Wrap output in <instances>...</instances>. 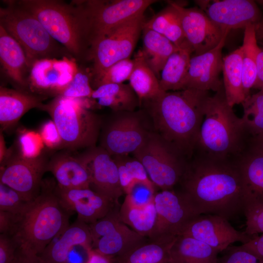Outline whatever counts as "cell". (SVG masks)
Wrapping results in <instances>:
<instances>
[{
  "mask_svg": "<svg viewBox=\"0 0 263 263\" xmlns=\"http://www.w3.org/2000/svg\"><path fill=\"white\" fill-rule=\"evenodd\" d=\"M179 183L199 215L215 214L229 220L244 212L242 180L236 160L194 155Z\"/></svg>",
  "mask_w": 263,
  "mask_h": 263,
  "instance_id": "obj_1",
  "label": "cell"
},
{
  "mask_svg": "<svg viewBox=\"0 0 263 263\" xmlns=\"http://www.w3.org/2000/svg\"><path fill=\"white\" fill-rule=\"evenodd\" d=\"M209 91L188 88L164 92L143 102L154 132L187 160L193 155Z\"/></svg>",
  "mask_w": 263,
  "mask_h": 263,
  "instance_id": "obj_2",
  "label": "cell"
},
{
  "mask_svg": "<svg viewBox=\"0 0 263 263\" xmlns=\"http://www.w3.org/2000/svg\"><path fill=\"white\" fill-rule=\"evenodd\" d=\"M56 183L42 182L40 191L19 214H13L11 229L6 234L18 248L38 255L70 225L72 213L61 204L56 192Z\"/></svg>",
  "mask_w": 263,
  "mask_h": 263,
  "instance_id": "obj_3",
  "label": "cell"
},
{
  "mask_svg": "<svg viewBox=\"0 0 263 263\" xmlns=\"http://www.w3.org/2000/svg\"><path fill=\"white\" fill-rule=\"evenodd\" d=\"M232 108L227 101L224 87L210 95L193 155L236 161L243 153L251 136Z\"/></svg>",
  "mask_w": 263,
  "mask_h": 263,
  "instance_id": "obj_4",
  "label": "cell"
},
{
  "mask_svg": "<svg viewBox=\"0 0 263 263\" xmlns=\"http://www.w3.org/2000/svg\"><path fill=\"white\" fill-rule=\"evenodd\" d=\"M39 20L50 35L76 62L87 61L90 46L82 0H15Z\"/></svg>",
  "mask_w": 263,
  "mask_h": 263,
  "instance_id": "obj_5",
  "label": "cell"
},
{
  "mask_svg": "<svg viewBox=\"0 0 263 263\" xmlns=\"http://www.w3.org/2000/svg\"><path fill=\"white\" fill-rule=\"evenodd\" d=\"M89 98L57 96L41 110L55 123L62 141L61 148L74 151L96 146L103 119L89 110Z\"/></svg>",
  "mask_w": 263,
  "mask_h": 263,
  "instance_id": "obj_6",
  "label": "cell"
},
{
  "mask_svg": "<svg viewBox=\"0 0 263 263\" xmlns=\"http://www.w3.org/2000/svg\"><path fill=\"white\" fill-rule=\"evenodd\" d=\"M3 1L5 5L0 8V25L21 46L30 68L34 62L40 59L65 57L74 59L35 16L15 0Z\"/></svg>",
  "mask_w": 263,
  "mask_h": 263,
  "instance_id": "obj_7",
  "label": "cell"
},
{
  "mask_svg": "<svg viewBox=\"0 0 263 263\" xmlns=\"http://www.w3.org/2000/svg\"><path fill=\"white\" fill-rule=\"evenodd\" d=\"M153 131L149 115L142 108L134 111H113L102 121L99 146L112 156L129 155L138 149Z\"/></svg>",
  "mask_w": 263,
  "mask_h": 263,
  "instance_id": "obj_8",
  "label": "cell"
},
{
  "mask_svg": "<svg viewBox=\"0 0 263 263\" xmlns=\"http://www.w3.org/2000/svg\"><path fill=\"white\" fill-rule=\"evenodd\" d=\"M132 154L143 165L151 181L161 190L172 189L179 183L188 161L154 131Z\"/></svg>",
  "mask_w": 263,
  "mask_h": 263,
  "instance_id": "obj_9",
  "label": "cell"
},
{
  "mask_svg": "<svg viewBox=\"0 0 263 263\" xmlns=\"http://www.w3.org/2000/svg\"><path fill=\"white\" fill-rule=\"evenodd\" d=\"M91 46L113 29L144 14L154 0H82Z\"/></svg>",
  "mask_w": 263,
  "mask_h": 263,
  "instance_id": "obj_10",
  "label": "cell"
},
{
  "mask_svg": "<svg viewBox=\"0 0 263 263\" xmlns=\"http://www.w3.org/2000/svg\"><path fill=\"white\" fill-rule=\"evenodd\" d=\"M144 14L121 24L92 44L87 60L92 62L89 71L91 80L115 63L130 58L142 32Z\"/></svg>",
  "mask_w": 263,
  "mask_h": 263,
  "instance_id": "obj_11",
  "label": "cell"
},
{
  "mask_svg": "<svg viewBox=\"0 0 263 263\" xmlns=\"http://www.w3.org/2000/svg\"><path fill=\"white\" fill-rule=\"evenodd\" d=\"M154 204L157 218L150 240L182 234L190 223L199 215L182 191L172 189L156 192Z\"/></svg>",
  "mask_w": 263,
  "mask_h": 263,
  "instance_id": "obj_12",
  "label": "cell"
},
{
  "mask_svg": "<svg viewBox=\"0 0 263 263\" xmlns=\"http://www.w3.org/2000/svg\"><path fill=\"white\" fill-rule=\"evenodd\" d=\"M48 161L43 153L29 158L12 151L0 165V182L17 191L25 200L31 201L40 191Z\"/></svg>",
  "mask_w": 263,
  "mask_h": 263,
  "instance_id": "obj_13",
  "label": "cell"
},
{
  "mask_svg": "<svg viewBox=\"0 0 263 263\" xmlns=\"http://www.w3.org/2000/svg\"><path fill=\"white\" fill-rule=\"evenodd\" d=\"M78 67L74 59H42L30 67L28 91L41 96L60 95L73 79Z\"/></svg>",
  "mask_w": 263,
  "mask_h": 263,
  "instance_id": "obj_14",
  "label": "cell"
},
{
  "mask_svg": "<svg viewBox=\"0 0 263 263\" xmlns=\"http://www.w3.org/2000/svg\"><path fill=\"white\" fill-rule=\"evenodd\" d=\"M167 2L178 11L186 38L193 48L194 55H201L213 49L225 34L230 31L218 26L201 9L185 8L175 1Z\"/></svg>",
  "mask_w": 263,
  "mask_h": 263,
  "instance_id": "obj_15",
  "label": "cell"
},
{
  "mask_svg": "<svg viewBox=\"0 0 263 263\" xmlns=\"http://www.w3.org/2000/svg\"><path fill=\"white\" fill-rule=\"evenodd\" d=\"M182 234L191 236L205 243L219 253L235 242L242 244L251 238L244 231L233 227L228 220L215 214H201L188 225Z\"/></svg>",
  "mask_w": 263,
  "mask_h": 263,
  "instance_id": "obj_16",
  "label": "cell"
},
{
  "mask_svg": "<svg viewBox=\"0 0 263 263\" xmlns=\"http://www.w3.org/2000/svg\"><path fill=\"white\" fill-rule=\"evenodd\" d=\"M80 155L89 169L90 188L119 203V199L124 192L117 166L112 155L99 146L86 149Z\"/></svg>",
  "mask_w": 263,
  "mask_h": 263,
  "instance_id": "obj_17",
  "label": "cell"
},
{
  "mask_svg": "<svg viewBox=\"0 0 263 263\" xmlns=\"http://www.w3.org/2000/svg\"><path fill=\"white\" fill-rule=\"evenodd\" d=\"M229 32L227 31L225 34L213 49L191 57L183 90L193 88L216 93L224 87L219 76L222 71V50Z\"/></svg>",
  "mask_w": 263,
  "mask_h": 263,
  "instance_id": "obj_18",
  "label": "cell"
},
{
  "mask_svg": "<svg viewBox=\"0 0 263 263\" xmlns=\"http://www.w3.org/2000/svg\"><path fill=\"white\" fill-rule=\"evenodd\" d=\"M56 192L63 207L88 225L108 214L116 203L90 188L62 189L56 184Z\"/></svg>",
  "mask_w": 263,
  "mask_h": 263,
  "instance_id": "obj_19",
  "label": "cell"
},
{
  "mask_svg": "<svg viewBox=\"0 0 263 263\" xmlns=\"http://www.w3.org/2000/svg\"><path fill=\"white\" fill-rule=\"evenodd\" d=\"M205 13L224 30L255 26L263 22L262 13L256 2L251 0H223L209 4Z\"/></svg>",
  "mask_w": 263,
  "mask_h": 263,
  "instance_id": "obj_20",
  "label": "cell"
},
{
  "mask_svg": "<svg viewBox=\"0 0 263 263\" xmlns=\"http://www.w3.org/2000/svg\"><path fill=\"white\" fill-rule=\"evenodd\" d=\"M236 162L242 177L244 208L263 203V151L251 139Z\"/></svg>",
  "mask_w": 263,
  "mask_h": 263,
  "instance_id": "obj_21",
  "label": "cell"
},
{
  "mask_svg": "<svg viewBox=\"0 0 263 263\" xmlns=\"http://www.w3.org/2000/svg\"><path fill=\"white\" fill-rule=\"evenodd\" d=\"M92 239L89 225L76 219L38 255L45 263H69V255L76 246L87 251L92 248Z\"/></svg>",
  "mask_w": 263,
  "mask_h": 263,
  "instance_id": "obj_22",
  "label": "cell"
},
{
  "mask_svg": "<svg viewBox=\"0 0 263 263\" xmlns=\"http://www.w3.org/2000/svg\"><path fill=\"white\" fill-rule=\"evenodd\" d=\"M47 171L55 177L62 189L90 188L91 178L87 164L80 154L60 152L49 160Z\"/></svg>",
  "mask_w": 263,
  "mask_h": 263,
  "instance_id": "obj_23",
  "label": "cell"
},
{
  "mask_svg": "<svg viewBox=\"0 0 263 263\" xmlns=\"http://www.w3.org/2000/svg\"><path fill=\"white\" fill-rule=\"evenodd\" d=\"M0 61L7 76L18 89L29 91L30 67L25 52L18 41L0 25Z\"/></svg>",
  "mask_w": 263,
  "mask_h": 263,
  "instance_id": "obj_24",
  "label": "cell"
},
{
  "mask_svg": "<svg viewBox=\"0 0 263 263\" xmlns=\"http://www.w3.org/2000/svg\"><path fill=\"white\" fill-rule=\"evenodd\" d=\"M43 96L19 89L0 87V124L6 130L14 126L28 111L41 110Z\"/></svg>",
  "mask_w": 263,
  "mask_h": 263,
  "instance_id": "obj_25",
  "label": "cell"
},
{
  "mask_svg": "<svg viewBox=\"0 0 263 263\" xmlns=\"http://www.w3.org/2000/svg\"><path fill=\"white\" fill-rule=\"evenodd\" d=\"M149 239L125 224L121 219L96 242L92 248L112 258L122 255Z\"/></svg>",
  "mask_w": 263,
  "mask_h": 263,
  "instance_id": "obj_26",
  "label": "cell"
},
{
  "mask_svg": "<svg viewBox=\"0 0 263 263\" xmlns=\"http://www.w3.org/2000/svg\"><path fill=\"white\" fill-rule=\"evenodd\" d=\"M219 253L191 236H177L170 250V263H217Z\"/></svg>",
  "mask_w": 263,
  "mask_h": 263,
  "instance_id": "obj_27",
  "label": "cell"
},
{
  "mask_svg": "<svg viewBox=\"0 0 263 263\" xmlns=\"http://www.w3.org/2000/svg\"><path fill=\"white\" fill-rule=\"evenodd\" d=\"M193 53V48L187 41L169 57L160 73L159 85L162 91L183 90Z\"/></svg>",
  "mask_w": 263,
  "mask_h": 263,
  "instance_id": "obj_28",
  "label": "cell"
},
{
  "mask_svg": "<svg viewBox=\"0 0 263 263\" xmlns=\"http://www.w3.org/2000/svg\"><path fill=\"white\" fill-rule=\"evenodd\" d=\"M92 99L112 111H134L140 108L138 96L129 84H107L94 89Z\"/></svg>",
  "mask_w": 263,
  "mask_h": 263,
  "instance_id": "obj_29",
  "label": "cell"
},
{
  "mask_svg": "<svg viewBox=\"0 0 263 263\" xmlns=\"http://www.w3.org/2000/svg\"><path fill=\"white\" fill-rule=\"evenodd\" d=\"M176 237L148 242L113 258V263H170V250Z\"/></svg>",
  "mask_w": 263,
  "mask_h": 263,
  "instance_id": "obj_30",
  "label": "cell"
},
{
  "mask_svg": "<svg viewBox=\"0 0 263 263\" xmlns=\"http://www.w3.org/2000/svg\"><path fill=\"white\" fill-rule=\"evenodd\" d=\"M242 47L223 59V86L227 101L231 107L242 104L245 99L242 67Z\"/></svg>",
  "mask_w": 263,
  "mask_h": 263,
  "instance_id": "obj_31",
  "label": "cell"
},
{
  "mask_svg": "<svg viewBox=\"0 0 263 263\" xmlns=\"http://www.w3.org/2000/svg\"><path fill=\"white\" fill-rule=\"evenodd\" d=\"M143 57L160 79V73L171 55L178 47L161 34L143 27Z\"/></svg>",
  "mask_w": 263,
  "mask_h": 263,
  "instance_id": "obj_32",
  "label": "cell"
},
{
  "mask_svg": "<svg viewBox=\"0 0 263 263\" xmlns=\"http://www.w3.org/2000/svg\"><path fill=\"white\" fill-rule=\"evenodd\" d=\"M134 66L129 79V84L142 103L151 100L164 92L160 88L159 79L145 61L141 49L134 55Z\"/></svg>",
  "mask_w": 263,
  "mask_h": 263,
  "instance_id": "obj_33",
  "label": "cell"
},
{
  "mask_svg": "<svg viewBox=\"0 0 263 263\" xmlns=\"http://www.w3.org/2000/svg\"><path fill=\"white\" fill-rule=\"evenodd\" d=\"M168 5L150 19L145 21L143 27L150 29L164 36L176 46L180 47L187 42L179 14L171 4Z\"/></svg>",
  "mask_w": 263,
  "mask_h": 263,
  "instance_id": "obj_34",
  "label": "cell"
},
{
  "mask_svg": "<svg viewBox=\"0 0 263 263\" xmlns=\"http://www.w3.org/2000/svg\"><path fill=\"white\" fill-rule=\"evenodd\" d=\"M119 215L121 220L132 230L149 239L151 238L157 218L154 201L145 207H138L125 197L120 207Z\"/></svg>",
  "mask_w": 263,
  "mask_h": 263,
  "instance_id": "obj_35",
  "label": "cell"
},
{
  "mask_svg": "<svg viewBox=\"0 0 263 263\" xmlns=\"http://www.w3.org/2000/svg\"><path fill=\"white\" fill-rule=\"evenodd\" d=\"M243 51V80L246 98L250 95L257 77V57L261 48L257 41L255 25L249 24L244 28ZM245 98V99H246Z\"/></svg>",
  "mask_w": 263,
  "mask_h": 263,
  "instance_id": "obj_36",
  "label": "cell"
},
{
  "mask_svg": "<svg viewBox=\"0 0 263 263\" xmlns=\"http://www.w3.org/2000/svg\"><path fill=\"white\" fill-rule=\"evenodd\" d=\"M112 156L117 166L120 184L126 195L136 183H152L143 165L134 157L129 155Z\"/></svg>",
  "mask_w": 263,
  "mask_h": 263,
  "instance_id": "obj_37",
  "label": "cell"
},
{
  "mask_svg": "<svg viewBox=\"0 0 263 263\" xmlns=\"http://www.w3.org/2000/svg\"><path fill=\"white\" fill-rule=\"evenodd\" d=\"M242 105V119L248 134L251 137L263 135V91L250 95Z\"/></svg>",
  "mask_w": 263,
  "mask_h": 263,
  "instance_id": "obj_38",
  "label": "cell"
},
{
  "mask_svg": "<svg viewBox=\"0 0 263 263\" xmlns=\"http://www.w3.org/2000/svg\"><path fill=\"white\" fill-rule=\"evenodd\" d=\"M133 66V60L130 58L119 61L91 79V86L95 89L104 84L122 83L129 80Z\"/></svg>",
  "mask_w": 263,
  "mask_h": 263,
  "instance_id": "obj_39",
  "label": "cell"
},
{
  "mask_svg": "<svg viewBox=\"0 0 263 263\" xmlns=\"http://www.w3.org/2000/svg\"><path fill=\"white\" fill-rule=\"evenodd\" d=\"M93 91L89 71L78 67L73 79L60 95L70 98H91Z\"/></svg>",
  "mask_w": 263,
  "mask_h": 263,
  "instance_id": "obj_40",
  "label": "cell"
},
{
  "mask_svg": "<svg viewBox=\"0 0 263 263\" xmlns=\"http://www.w3.org/2000/svg\"><path fill=\"white\" fill-rule=\"evenodd\" d=\"M19 153L22 156L33 158L43 153L45 147L39 133L33 131H20L18 139Z\"/></svg>",
  "mask_w": 263,
  "mask_h": 263,
  "instance_id": "obj_41",
  "label": "cell"
},
{
  "mask_svg": "<svg viewBox=\"0 0 263 263\" xmlns=\"http://www.w3.org/2000/svg\"><path fill=\"white\" fill-rule=\"evenodd\" d=\"M29 201L17 191L0 182V210L14 214L21 212Z\"/></svg>",
  "mask_w": 263,
  "mask_h": 263,
  "instance_id": "obj_42",
  "label": "cell"
},
{
  "mask_svg": "<svg viewBox=\"0 0 263 263\" xmlns=\"http://www.w3.org/2000/svg\"><path fill=\"white\" fill-rule=\"evenodd\" d=\"M156 188L152 183L138 182L133 185L125 197L133 206L143 207L153 202Z\"/></svg>",
  "mask_w": 263,
  "mask_h": 263,
  "instance_id": "obj_43",
  "label": "cell"
},
{
  "mask_svg": "<svg viewBox=\"0 0 263 263\" xmlns=\"http://www.w3.org/2000/svg\"><path fill=\"white\" fill-rule=\"evenodd\" d=\"M244 213L246 217L244 232L250 238L263 234V203L245 206Z\"/></svg>",
  "mask_w": 263,
  "mask_h": 263,
  "instance_id": "obj_44",
  "label": "cell"
},
{
  "mask_svg": "<svg viewBox=\"0 0 263 263\" xmlns=\"http://www.w3.org/2000/svg\"><path fill=\"white\" fill-rule=\"evenodd\" d=\"M217 263H263V258L240 246H229Z\"/></svg>",
  "mask_w": 263,
  "mask_h": 263,
  "instance_id": "obj_45",
  "label": "cell"
},
{
  "mask_svg": "<svg viewBox=\"0 0 263 263\" xmlns=\"http://www.w3.org/2000/svg\"><path fill=\"white\" fill-rule=\"evenodd\" d=\"M44 145L49 149H61L62 141L58 131L52 120L45 121L38 132Z\"/></svg>",
  "mask_w": 263,
  "mask_h": 263,
  "instance_id": "obj_46",
  "label": "cell"
},
{
  "mask_svg": "<svg viewBox=\"0 0 263 263\" xmlns=\"http://www.w3.org/2000/svg\"><path fill=\"white\" fill-rule=\"evenodd\" d=\"M18 246L9 235L0 234V263H11Z\"/></svg>",
  "mask_w": 263,
  "mask_h": 263,
  "instance_id": "obj_47",
  "label": "cell"
},
{
  "mask_svg": "<svg viewBox=\"0 0 263 263\" xmlns=\"http://www.w3.org/2000/svg\"><path fill=\"white\" fill-rule=\"evenodd\" d=\"M240 247L263 258V234L251 238L247 243L239 245Z\"/></svg>",
  "mask_w": 263,
  "mask_h": 263,
  "instance_id": "obj_48",
  "label": "cell"
},
{
  "mask_svg": "<svg viewBox=\"0 0 263 263\" xmlns=\"http://www.w3.org/2000/svg\"><path fill=\"white\" fill-rule=\"evenodd\" d=\"M11 263H45L38 256L18 248Z\"/></svg>",
  "mask_w": 263,
  "mask_h": 263,
  "instance_id": "obj_49",
  "label": "cell"
},
{
  "mask_svg": "<svg viewBox=\"0 0 263 263\" xmlns=\"http://www.w3.org/2000/svg\"><path fill=\"white\" fill-rule=\"evenodd\" d=\"M253 88L263 91V50L262 49L257 57V77Z\"/></svg>",
  "mask_w": 263,
  "mask_h": 263,
  "instance_id": "obj_50",
  "label": "cell"
},
{
  "mask_svg": "<svg viewBox=\"0 0 263 263\" xmlns=\"http://www.w3.org/2000/svg\"><path fill=\"white\" fill-rule=\"evenodd\" d=\"M86 252L88 258L85 263H113V258L103 255L92 248Z\"/></svg>",
  "mask_w": 263,
  "mask_h": 263,
  "instance_id": "obj_51",
  "label": "cell"
},
{
  "mask_svg": "<svg viewBox=\"0 0 263 263\" xmlns=\"http://www.w3.org/2000/svg\"><path fill=\"white\" fill-rule=\"evenodd\" d=\"M13 214L0 210V234H7L13 223Z\"/></svg>",
  "mask_w": 263,
  "mask_h": 263,
  "instance_id": "obj_52",
  "label": "cell"
},
{
  "mask_svg": "<svg viewBox=\"0 0 263 263\" xmlns=\"http://www.w3.org/2000/svg\"><path fill=\"white\" fill-rule=\"evenodd\" d=\"M6 144L3 134L0 131V163L2 164L11 155L12 150H8L6 147Z\"/></svg>",
  "mask_w": 263,
  "mask_h": 263,
  "instance_id": "obj_53",
  "label": "cell"
},
{
  "mask_svg": "<svg viewBox=\"0 0 263 263\" xmlns=\"http://www.w3.org/2000/svg\"><path fill=\"white\" fill-rule=\"evenodd\" d=\"M251 140L263 151V135L252 137Z\"/></svg>",
  "mask_w": 263,
  "mask_h": 263,
  "instance_id": "obj_54",
  "label": "cell"
},
{
  "mask_svg": "<svg viewBox=\"0 0 263 263\" xmlns=\"http://www.w3.org/2000/svg\"><path fill=\"white\" fill-rule=\"evenodd\" d=\"M257 37L263 38V22L255 26Z\"/></svg>",
  "mask_w": 263,
  "mask_h": 263,
  "instance_id": "obj_55",
  "label": "cell"
},
{
  "mask_svg": "<svg viewBox=\"0 0 263 263\" xmlns=\"http://www.w3.org/2000/svg\"><path fill=\"white\" fill-rule=\"evenodd\" d=\"M257 2L263 6V0H257Z\"/></svg>",
  "mask_w": 263,
  "mask_h": 263,
  "instance_id": "obj_56",
  "label": "cell"
}]
</instances>
